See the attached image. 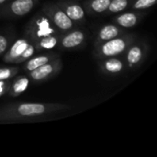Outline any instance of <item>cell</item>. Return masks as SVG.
Wrapping results in <instances>:
<instances>
[{"label": "cell", "instance_id": "cell-15", "mask_svg": "<svg viewBox=\"0 0 157 157\" xmlns=\"http://www.w3.org/2000/svg\"><path fill=\"white\" fill-rule=\"evenodd\" d=\"M139 21V16L132 12H127L121 14L116 17V22L118 25L123 28H132L137 25Z\"/></svg>", "mask_w": 157, "mask_h": 157}, {"label": "cell", "instance_id": "cell-7", "mask_svg": "<svg viewBox=\"0 0 157 157\" xmlns=\"http://www.w3.org/2000/svg\"><path fill=\"white\" fill-rule=\"evenodd\" d=\"M29 41L26 39H18L17 40L4 55V62L7 63H17V61L24 50L28 46Z\"/></svg>", "mask_w": 157, "mask_h": 157}, {"label": "cell", "instance_id": "cell-18", "mask_svg": "<svg viewBox=\"0 0 157 157\" xmlns=\"http://www.w3.org/2000/svg\"><path fill=\"white\" fill-rule=\"evenodd\" d=\"M129 5V0H110L108 10L110 13H119L123 11Z\"/></svg>", "mask_w": 157, "mask_h": 157}, {"label": "cell", "instance_id": "cell-16", "mask_svg": "<svg viewBox=\"0 0 157 157\" xmlns=\"http://www.w3.org/2000/svg\"><path fill=\"white\" fill-rule=\"evenodd\" d=\"M58 43V37L53 34L42 38L36 43H34L36 49L38 50H51L53 49Z\"/></svg>", "mask_w": 157, "mask_h": 157}, {"label": "cell", "instance_id": "cell-14", "mask_svg": "<svg viewBox=\"0 0 157 157\" xmlns=\"http://www.w3.org/2000/svg\"><path fill=\"white\" fill-rule=\"evenodd\" d=\"M29 84V80L28 77L21 75L19 77H17L11 86H9V94L13 97L19 96L20 94L24 93Z\"/></svg>", "mask_w": 157, "mask_h": 157}, {"label": "cell", "instance_id": "cell-5", "mask_svg": "<svg viewBox=\"0 0 157 157\" xmlns=\"http://www.w3.org/2000/svg\"><path fill=\"white\" fill-rule=\"evenodd\" d=\"M61 69L62 62L58 57H55L40 67L29 72V76L35 82H41L54 76Z\"/></svg>", "mask_w": 157, "mask_h": 157}, {"label": "cell", "instance_id": "cell-23", "mask_svg": "<svg viewBox=\"0 0 157 157\" xmlns=\"http://www.w3.org/2000/svg\"><path fill=\"white\" fill-rule=\"evenodd\" d=\"M9 90V83L6 81H0V97L5 95Z\"/></svg>", "mask_w": 157, "mask_h": 157}, {"label": "cell", "instance_id": "cell-8", "mask_svg": "<svg viewBox=\"0 0 157 157\" xmlns=\"http://www.w3.org/2000/svg\"><path fill=\"white\" fill-rule=\"evenodd\" d=\"M85 41V34L82 30L75 29L65 34L61 40V45L65 49H73L80 46Z\"/></svg>", "mask_w": 157, "mask_h": 157}, {"label": "cell", "instance_id": "cell-2", "mask_svg": "<svg viewBox=\"0 0 157 157\" xmlns=\"http://www.w3.org/2000/svg\"><path fill=\"white\" fill-rule=\"evenodd\" d=\"M55 33L56 29L52 26V22L48 16L43 14L35 16L29 22L27 29V34L34 43L44 37L53 35Z\"/></svg>", "mask_w": 157, "mask_h": 157}, {"label": "cell", "instance_id": "cell-24", "mask_svg": "<svg viewBox=\"0 0 157 157\" xmlns=\"http://www.w3.org/2000/svg\"><path fill=\"white\" fill-rule=\"evenodd\" d=\"M6 0H0V5H2V4H4L5 2H6Z\"/></svg>", "mask_w": 157, "mask_h": 157}, {"label": "cell", "instance_id": "cell-19", "mask_svg": "<svg viewBox=\"0 0 157 157\" xmlns=\"http://www.w3.org/2000/svg\"><path fill=\"white\" fill-rule=\"evenodd\" d=\"M18 70L16 67H3L0 68V81H6L17 74Z\"/></svg>", "mask_w": 157, "mask_h": 157}, {"label": "cell", "instance_id": "cell-9", "mask_svg": "<svg viewBox=\"0 0 157 157\" xmlns=\"http://www.w3.org/2000/svg\"><path fill=\"white\" fill-rule=\"evenodd\" d=\"M120 29L113 25V24H108L105 25L104 27H102L100 29V30L98 33V37H97V43H102L106 40L114 39L116 37H118L120 35Z\"/></svg>", "mask_w": 157, "mask_h": 157}, {"label": "cell", "instance_id": "cell-12", "mask_svg": "<svg viewBox=\"0 0 157 157\" xmlns=\"http://www.w3.org/2000/svg\"><path fill=\"white\" fill-rule=\"evenodd\" d=\"M123 63L115 57H109L101 63V68L108 74H118L123 70Z\"/></svg>", "mask_w": 157, "mask_h": 157}, {"label": "cell", "instance_id": "cell-21", "mask_svg": "<svg viewBox=\"0 0 157 157\" xmlns=\"http://www.w3.org/2000/svg\"><path fill=\"white\" fill-rule=\"evenodd\" d=\"M157 0H136L132 5V8L136 10H142L149 8L156 4Z\"/></svg>", "mask_w": 157, "mask_h": 157}, {"label": "cell", "instance_id": "cell-22", "mask_svg": "<svg viewBox=\"0 0 157 157\" xmlns=\"http://www.w3.org/2000/svg\"><path fill=\"white\" fill-rule=\"evenodd\" d=\"M8 47V40L6 36L0 35V54L4 53Z\"/></svg>", "mask_w": 157, "mask_h": 157}, {"label": "cell", "instance_id": "cell-17", "mask_svg": "<svg viewBox=\"0 0 157 157\" xmlns=\"http://www.w3.org/2000/svg\"><path fill=\"white\" fill-rule=\"evenodd\" d=\"M110 0H92L89 6L95 13H103L108 10Z\"/></svg>", "mask_w": 157, "mask_h": 157}, {"label": "cell", "instance_id": "cell-20", "mask_svg": "<svg viewBox=\"0 0 157 157\" xmlns=\"http://www.w3.org/2000/svg\"><path fill=\"white\" fill-rule=\"evenodd\" d=\"M36 51V47L34 44L32 43H29L28 46L26 47V49L24 50L23 53L21 54V56L19 57L18 61H17V63H23V62H26L27 60H29V58H31L33 55H34V52Z\"/></svg>", "mask_w": 157, "mask_h": 157}, {"label": "cell", "instance_id": "cell-3", "mask_svg": "<svg viewBox=\"0 0 157 157\" xmlns=\"http://www.w3.org/2000/svg\"><path fill=\"white\" fill-rule=\"evenodd\" d=\"M132 42V38L131 36L116 37L114 39L106 40L99 44L98 56L104 58L118 56L124 52L129 48Z\"/></svg>", "mask_w": 157, "mask_h": 157}, {"label": "cell", "instance_id": "cell-4", "mask_svg": "<svg viewBox=\"0 0 157 157\" xmlns=\"http://www.w3.org/2000/svg\"><path fill=\"white\" fill-rule=\"evenodd\" d=\"M43 12L49 17L52 24L61 31H67L74 28V21L70 19L59 5H45L43 6Z\"/></svg>", "mask_w": 157, "mask_h": 157}, {"label": "cell", "instance_id": "cell-13", "mask_svg": "<svg viewBox=\"0 0 157 157\" xmlns=\"http://www.w3.org/2000/svg\"><path fill=\"white\" fill-rule=\"evenodd\" d=\"M56 56L54 54H45V55H38V56H32L31 58H29V60H27L25 65H24V69L28 72H30L38 67H40V65L48 63L49 61L52 60L53 58H55Z\"/></svg>", "mask_w": 157, "mask_h": 157}, {"label": "cell", "instance_id": "cell-11", "mask_svg": "<svg viewBox=\"0 0 157 157\" xmlns=\"http://www.w3.org/2000/svg\"><path fill=\"white\" fill-rule=\"evenodd\" d=\"M144 48L142 46L135 44V45H130L127 51L126 54V60L130 66H134L141 63L143 57H144Z\"/></svg>", "mask_w": 157, "mask_h": 157}, {"label": "cell", "instance_id": "cell-10", "mask_svg": "<svg viewBox=\"0 0 157 157\" xmlns=\"http://www.w3.org/2000/svg\"><path fill=\"white\" fill-rule=\"evenodd\" d=\"M63 11L66 13V15L70 17V19H72L74 22H77V21H81L82 19H84L85 17V10L84 8L77 4H63L59 5Z\"/></svg>", "mask_w": 157, "mask_h": 157}, {"label": "cell", "instance_id": "cell-6", "mask_svg": "<svg viewBox=\"0 0 157 157\" xmlns=\"http://www.w3.org/2000/svg\"><path fill=\"white\" fill-rule=\"evenodd\" d=\"M38 0H13L6 7L1 9L4 10L5 15H11L14 17H22L29 14Z\"/></svg>", "mask_w": 157, "mask_h": 157}, {"label": "cell", "instance_id": "cell-1", "mask_svg": "<svg viewBox=\"0 0 157 157\" xmlns=\"http://www.w3.org/2000/svg\"><path fill=\"white\" fill-rule=\"evenodd\" d=\"M68 105L59 103H19L9 105L0 110V121H14L27 120L49 114H53L58 111L67 109Z\"/></svg>", "mask_w": 157, "mask_h": 157}]
</instances>
